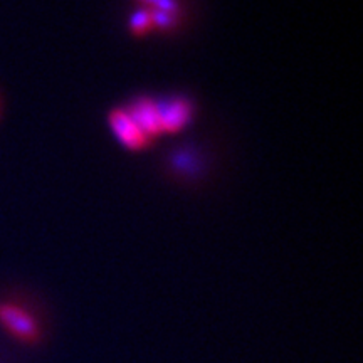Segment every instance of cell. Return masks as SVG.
<instances>
[{"label": "cell", "mask_w": 363, "mask_h": 363, "mask_svg": "<svg viewBox=\"0 0 363 363\" xmlns=\"http://www.w3.org/2000/svg\"><path fill=\"white\" fill-rule=\"evenodd\" d=\"M128 29L135 38H143V35L150 34L153 30V21L152 16L145 11V9H138V11L133 12V16L130 17Z\"/></svg>", "instance_id": "cell-5"}, {"label": "cell", "mask_w": 363, "mask_h": 363, "mask_svg": "<svg viewBox=\"0 0 363 363\" xmlns=\"http://www.w3.org/2000/svg\"><path fill=\"white\" fill-rule=\"evenodd\" d=\"M0 326L13 340L24 345H39L44 338L43 323L38 315L16 299L0 301Z\"/></svg>", "instance_id": "cell-1"}, {"label": "cell", "mask_w": 363, "mask_h": 363, "mask_svg": "<svg viewBox=\"0 0 363 363\" xmlns=\"http://www.w3.org/2000/svg\"><path fill=\"white\" fill-rule=\"evenodd\" d=\"M108 125L118 143L128 152H143L152 147L153 140L143 133L126 108H113L108 115Z\"/></svg>", "instance_id": "cell-2"}, {"label": "cell", "mask_w": 363, "mask_h": 363, "mask_svg": "<svg viewBox=\"0 0 363 363\" xmlns=\"http://www.w3.org/2000/svg\"><path fill=\"white\" fill-rule=\"evenodd\" d=\"M162 135H179L194 118V104L185 96H172L158 101Z\"/></svg>", "instance_id": "cell-3"}, {"label": "cell", "mask_w": 363, "mask_h": 363, "mask_svg": "<svg viewBox=\"0 0 363 363\" xmlns=\"http://www.w3.org/2000/svg\"><path fill=\"white\" fill-rule=\"evenodd\" d=\"M125 108L150 140H155L162 135L160 110H158L157 99L150 96H136Z\"/></svg>", "instance_id": "cell-4"}]
</instances>
